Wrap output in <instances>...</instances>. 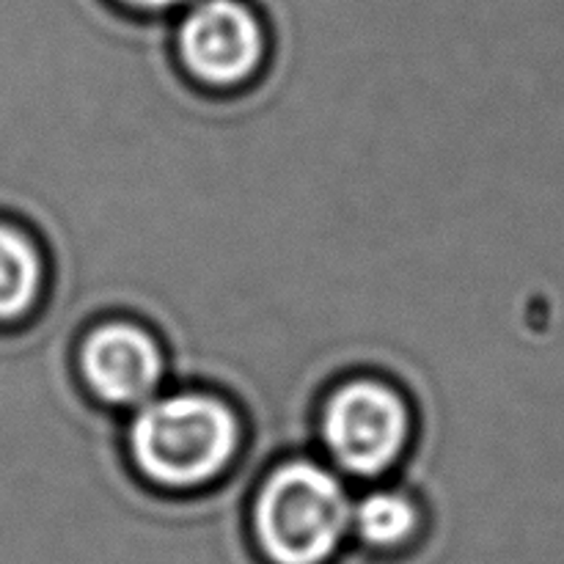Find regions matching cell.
<instances>
[{
	"mask_svg": "<svg viewBox=\"0 0 564 564\" xmlns=\"http://www.w3.org/2000/svg\"><path fill=\"white\" fill-rule=\"evenodd\" d=\"M242 435L240 411L224 394L182 389L138 408L127 449L149 488L187 496L213 488L235 468Z\"/></svg>",
	"mask_w": 564,
	"mask_h": 564,
	"instance_id": "cell-1",
	"label": "cell"
},
{
	"mask_svg": "<svg viewBox=\"0 0 564 564\" xmlns=\"http://www.w3.org/2000/svg\"><path fill=\"white\" fill-rule=\"evenodd\" d=\"M248 527L268 564H330L352 529V501L330 468L286 457L251 496Z\"/></svg>",
	"mask_w": 564,
	"mask_h": 564,
	"instance_id": "cell-2",
	"label": "cell"
},
{
	"mask_svg": "<svg viewBox=\"0 0 564 564\" xmlns=\"http://www.w3.org/2000/svg\"><path fill=\"white\" fill-rule=\"evenodd\" d=\"M317 438L350 477H386L411 449V400L400 386L375 375L345 380L317 405Z\"/></svg>",
	"mask_w": 564,
	"mask_h": 564,
	"instance_id": "cell-3",
	"label": "cell"
},
{
	"mask_svg": "<svg viewBox=\"0 0 564 564\" xmlns=\"http://www.w3.org/2000/svg\"><path fill=\"white\" fill-rule=\"evenodd\" d=\"M176 55L196 86L235 91L248 86L268 61V36L242 0H202L176 31Z\"/></svg>",
	"mask_w": 564,
	"mask_h": 564,
	"instance_id": "cell-4",
	"label": "cell"
},
{
	"mask_svg": "<svg viewBox=\"0 0 564 564\" xmlns=\"http://www.w3.org/2000/svg\"><path fill=\"white\" fill-rule=\"evenodd\" d=\"M75 372L105 408H141L169 375V356L152 328L132 317L94 323L75 345Z\"/></svg>",
	"mask_w": 564,
	"mask_h": 564,
	"instance_id": "cell-5",
	"label": "cell"
},
{
	"mask_svg": "<svg viewBox=\"0 0 564 564\" xmlns=\"http://www.w3.org/2000/svg\"><path fill=\"white\" fill-rule=\"evenodd\" d=\"M47 290V259L36 237L0 218V328L33 317Z\"/></svg>",
	"mask_w": 564,
	"mask_h": 564,
	"instance_id": "cell-6",
	"label": "cell"
},
{
	"mask_svg": "<svg viewBox=\"0 0 564 564\" xmlns=\"http://www.w3.org/2000/svg\"><path fill=\"white\" fill-rule=\"evenodd\" d=\"M422 527V505L408 490H372L352 505V532L378 554L405 551Z\"/></svg>",
	"mask_w": 564,
	"mask_h": 564,
	"instance_id": "cell-7",
	"label": "cell"
},
{
	"mask_svg": "<svg viewBox=\"0 0 564 564\" xmlns=\"http://www.w3.org/2000/svg\"><path fill=\"white\" fill-rule=\"evenodd\" d=\"M121 6L127 9H135V11H165V9H174V6L185 3V0H119Z\"/></svg>",
	"mask_w": 564,
	"mask_h": 564,
	"instance_id": "cell-8",
	"label": "cell"
}]
</instances>
